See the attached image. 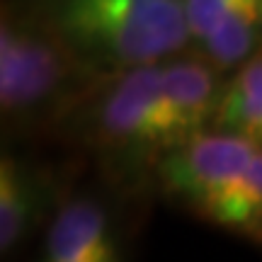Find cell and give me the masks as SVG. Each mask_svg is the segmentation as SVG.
Returning a JSON list of instances; mask_svg holds the SVG:
<instances>
[{
  "instance_id": "6",
  "label": "cell",
  "mask_w": 262,
  "mask_h": 262,
  "mask_svg": "<svg viewBox=\"0 0 262 262\" xmlns=\"http://www.w3.org/2000/svg\"><path fill=\"white\" fill-rule=\"evenodd\" d=\"M44 257L51 262L122 260V245L110 211L95 196H66L49 224Z\"/></svg>"
},
{
  "instance_id": "8",
  "label": "cell",
  "mask_w": 262,
  "mask_h": 262,
  "mask_svg": "<svg viewBox=\"0 0 262 262\" xmlns=\"http://www.w3.org/2000/svg\"><path fill=\"white\" fill-rule=\"evenodd\" d=\"M219 71H233L262 47V0H235L196 41Z\"/></svg>"
},
{
  "instance_id": "7",
  "label": "cell",
  "mask_w": 262,
  "mask_h": 262,
  "mask_svg": "<svg viewBox=\"0 0 262 262\" xmlns=\"http://www.w3.org/2000/svg\"><path fill=\"white\" fill-rule=\"evenodd\" d=\"M47 206L44 175L32 170L12 153L0 158V253L10 255L34 226Z\"/></svg>"
},
{
  "instance_id": "11",
  "label": "cell",
  "mask_w": 262,
  "mask_h": 262,
  "mask_svg": "<svg viewBox=\"0 0 262 262\" xmlns=\"http://www.w3.org/2000/svg\"><path fill=\"white\" fill-rule=\"evenodd\" d=\"M235 0H185V12L192 29L194 44L216 25V19L224 15V10Z\"/></svg>"
},
{
  "instance_id": "10",
  "label": "cell",
  "mask_w": 262,
  "mask_h": 262,
  "mask_svg": "<svg viewBox=\"0 0 262 262\" xmlns=\"http://www.w3.org/2000/svg\"><path fill=\"white\" fill-rule=\"evenodd\" d=\"M204 221L231 233L262 241V146L250 165L211 204Z\"/></svg>"
},
{
  "instance_id": "5",
  "label": "cell",
  "mask_w": 262,
  "mask_h": 262,
  "mask_svg": "<svg viewBox=\"0 0 262 262\" xmlns=\"http://www.w3.org/2000/svg\"><path fill=\"white\" fill-rule=\"evenodd\" d=\"M221 75L224 71H219L202 51L187 54L185 49L163 61L156 117L158 158L165 150L211 129L226 83Z\"/></svg>"
},
{
  "instance_id": "2",
  "label": "cell",
  "mask_w": 262,
  "mask_h": 262,
  "mask_svg": "<svg viewBox=\"0 0 262 262\" xmlns=\"http://www.w3.org/2000/svg\"><path fill=\"white\" fill-rule=\"evenodd\" d=\"M97 71L163 63L194 44L185 0H32Z\"/></svg>"
},
{
  "instance_id": "3",
  "label": "cell",
  "mask_w": 262,
  "mask_h": 262,
  "mask_svg": "<svg viewBox=\"0 0 262 262\" xmlns=\"http://www.w3.org/2000/svg\"><path fill=\"white\" fill-rule=\"evenodd\" d=\"M163 63L102 73L75 104L61 129L104 158L119 163H156Z\"/></svg>"
},
{
  "instance_id": "1",
  "label": "cell",
  "mask_w": 262,
  "mask_h": 262,
  "mask_svg": "<svg viewBox=\"0 0 262 262\" xmlns=\"http://www.w3.org/2000/svg\"><path fill=\"white\" fill-rule=\"evenodd\" d=\"M97 71L58 34L37 5L5 3L0 17V114L12 131L61 129Z\"/></svg>"
},
{
  "instance_id": "9",
  "label": "cell",
  "mask_w": 262,
  "mask_h": 262,
  "mask_svg": "<svg viewBox=\"0 0 262 262\" xmlns=\"http://www.w3.org/2000/svg\"><path fill=\"white\" fill-rule=\"evenodd\" d=\"M211 129L235 131L262 146V47L226 78Z\"/></svg>"
},
{
  "instance_id": "4",
  "label": "cell",
  "mask_w": 262,
  "mask_h": 262,
  "mask_svg": "<svg viewBox=\"0 0 262 262\" xmlns=\"http://www.w3.org/2000/svg\"><path fill=\"white\" fill-rule=\"evenodd\" d=\"M257 148L260 146L243 134L206 129L165 150L153 163V170L163 194L204 219L211 204L250 165Z\"/></svg>"
}]
</instances>
